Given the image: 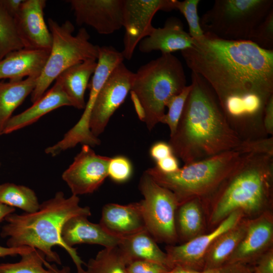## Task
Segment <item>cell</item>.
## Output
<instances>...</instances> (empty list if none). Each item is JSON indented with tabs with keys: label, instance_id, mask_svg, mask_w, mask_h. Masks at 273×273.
I'll list each match as a JSON object with an SVG mask.
<instances>
[{
	"label": "cell",
	"instance_id": "6da1fadb",
	"mask_svg": "<svg viewBox=\"0 0 273 273\" xmlns=\"http://www.w3.org/2000/svg\"><path fill=\"white\" fill-rule=\"evenodd\" d=\"M180 52L192 72L211 87L233 128L245 131L262 125L265 107L273 96V51L249 40L204 34Z\"/></svg>",
	"mask_w": 273,
	"mask_h": 273
},
{
	"label": "cell",
	"instance_id": "7a4b0ae2",
	"mask_svg": "<svg viewBox=\"0 0 273 273\" xmlns=\"http://www.w3.org/2000/svg\"><path fill=\"white\" fill-rule=\"evenodd\" d=\"M191 89L168 144L184 164L234 150L241 139L231 127L207 82L192 72Z\"/></svg>",
	"mask_w": 273,
	"mask_h": 273
},
{
	"label": "cell",
	"instance_id": "3957f363",
	"mask_svg": "<svg viewBox=\"0 0 273 273\" xmlns=\"http://www.w3.org/2000/svg\"><path fill=\"white\" fill-rule=\"evenodd\" d=\"M203 205L208 232L236 211L255 218L273 206V156L246 154L241 164Z\"/></svg>",
	"mask_w": 273,
	"mask_h": 273
},
{
	"label": "cell",
	"instance_id": "277c9868",
	"mask_svg": "<svg viewBox=\"0 0 273 273\" xmlns=\"http://www.w3.org/2000/svg\"><path fill=\"white\" fill-rule=\"evenodd\" d=\"M77 196L66 198L62 192L40 204L38 210L21 214L11 213L6 217L7 224L2 228L0 235L7 238L9 247L28 246L42 251L48 262L61 264V258L52 248L59 246L71 257L77 273H85V264L79 255H75L63 243L61 233L66 221L77 215H91L90 208L79 205Z\"/></svg>",
	"mask_w": 273,
	"mask_h": 273
},
{
	"label": "cell",
	"instance_id": "5b68a950",
	"mask_svg": "<svg viewBox=\"0 0 273 273\" xmlns=\"http://www.w3.org/2000/svg\"><path fill=\"white\" fill-rule=\"evenodd\" d=\"M180 60L172 54H162L141 66L134 74L130 90L139 119L151 130L165 114L168 101L187 85Z\"/></svg>",
	"mask_w": 273,
	"mask_h": 273
},
{
	"label": "cell",
	"instance_id": "8992f818",
	"mask_svg": "<svg viewBox=\"0 0 273 273\" xmlns=\"http://www.w3.org/2000/svg\"><path fill=\"white\" fill-rule=\"evenodd\" d=\"M245 156L232 150L185 164L172 173L162 172L156 166L145 172L158 184L171 191L179 205L193 199L202 201L241 164Z\"/></svg>",
	"mask_w": 273,
	"mask_h": 273
},
{
	"label": "cell",
	"instance_id": "52a82bcc",
	"mask_svg": "<svg viewBox=\"0 0 273 273\" xmlns=\"http://www.w3.org/2000/svg\"><path fill=\"white\" fill-rule=\"evenodd\" d=\"M52 37L50 53L43 71L31 94L32 103L39 100L52 83L64 70L80 62L97 60L99 46L94 44L84 27L73 35L75 28L70 21L60 24L52 18L48 20Z\"/></svg>",
	"mask_w": 273,
	"mask_h": 273
},
{
	"label": "cell",
	"instance_id": "ba28073f",
	"mask_svg": "<svg viewBox=\"0 0 273 273\" xmlns=\"http://www.w3.org/2000/svg\"><path fill=\"white\" fill-rule=\"evenodd\" d=\"M272 10V0H215L200 24L205 34L225 40H249Z\"/></svg>",
	"mask_w": 273,
	"mask_h": 273
},
{
	"label": "cell",
	"instance_id": "9c48e42d",
	"mask_svg": "<svg viewBox=\"0 0 273 273\" xmlns=\"http://www.w3.org/2000/svg\"><path fill=\"white\" fill-rule=\"evenodd\" d=\"M139 189L144 199L140 202L146 230L157 243H178L175 214L179 205L174 194L157 183L145 171Z\"/></svg>",
	"mask_w": 273,
	"mask_h": 273
},
{
	"label": "cell",
	"instance_id": "30bf717a",
	"mask_svg": "<svg viewBox=\"0 0 273 273\" xmlns=\"http://www.w3.org/2000/svg\"><path fill=\"white\" fill-rule=\"evenodd\" d=\"M176 0H123V27L125 29L124 59L130 60L139 42L148 36L154 27L152 21L159 11L175 10Z\"/></svg>",
	"mask_w": 273,
	"mask_h": 273
},
{
	"label": "cell",
	"instance_id": "8fae6325",
	"mask_svg": "<svg viewBox=\"0 0 273 273\" xmlns=\"http://www.w3.org/2000/svg\"><path fill=\"white\" fill-rule=\"evenodd\" d=\"M134 72L123 63L111 73L99 92L92 111L89 128L97 137L103 132L110 118L130 92Z\"/></svg>",
	"mask_w": 273,
	"mask_h": 273
},
{
	"label": "cell",
	"instance_id": "7c38bea8",
	"mask_svg": "<svg viewBox=\"0 0 273 273\" xmlns=\"http://www.w3.org/2000/svg\"><path fill=\"white\" fill-rule=\"evenodd\" d=\"M110 157L97 154L87 145H82L79 153L62 178L70 188L72 195L78 196L93 193L108 176Z\"/></svg>",
	"mask_w": 273,
	"mask_h": 273
},
{
	"label": "cell",
	"instance_id": "4fadbf2b",
	"mask_svg": "<svg viewBox=\"0 0 273 273\" xmlns=\"http://www.w3.org/2000/svg\"><path fill=\"white\" fill-rule=\"evenodd\" d=\"M244 217L241 211H236L212 231L179 245H167L165 252L171 268L179 266L203 270L205 255L214 241Z\"/></svg>",
	"mask_w": 273,
	"mask_h": 273
},
{
	"label": "cell",
	"instance_id": "5bb4252c",
	"mask_svg": "<svg viewBox=\"0 0 273 273\" xmlns=\"http://www.w3.org/2000/svg\"><path fill=\"white\" fill-rule=\"evenodd\" d=\"M78 25H86L101 34L113 33L123 27V0L67 1Z\"/></svg>",
	"mask_w": 273,
	"mask_h": 273
},
{
	"label": "cell",
	"instance_id": "9a60e30c",
	"mask_svg": "<svg viewBox=\"0 0 273 273\" xmlns=\"http://www.w3.org/2000/svg\"><path fill=\"white\" fill-rule=\"evenodd\" d=\"M273 248V213L268 211L251 219L245 236L225 264L253 266L258 259Z\"/></svg>",
	"mask_w": 273,
	"mask_h": 273
},
{
	"label": "cell",
	"instance_id": "2e32d148",
	"mask_svg": "<svg viewBox=\"0 0 273 273\" xmlns=\"http://www.w3.org/2000/svg\"><path fill=\"white\" fill-rule=\"evenodd\" d=\"M46 3L45 0H24L14 17L23 48L51 50L52 37L44 19Z\"/></svg>",
	"mask_w": 273,
	"mask_h": 273
},
{
	"label": "cell",
	"instance_id": "e0dca14e",
	"mask_svg": "<svg viewBox=\"0 0 273 273\" xmlns=\"http://www.w3.org/2000/svg\"><path fill=\"white\" fill-rule=\"evenodd\" d=\"M88 216H73L64 224L61 233L62 241L65 245L76 255V249L73 246L77 244H97L109 248L117 246L122 238L113 236L106 231L99 223L90 222Z\"/></svg>",
	"mask_w": 273,
	"mask_h": 273
},
{
	"label": "cell",
	"instance_id": "ac0fdd59",
	"mask_svg": "<svg viewBox=\"0 0 273 273\" xmlns=\"http://www.w3.org/2000/svg\"><path fill=\"white\" fill-rule=\"evenodd\" d=\"M99 223L107 233L119 238L146 229L140 202L105 205Z\"/></svg>",
	"mask_w": 273,
	"mask_h": 273
},
{
	"label": "cell",
	"instance_id": "d6986e66",
	"mask_svg": "<svg viewBox=\"0 0 273 273\" xmlns=\"http://www.w3.org/2000/svg\"><path fill=\"white\" fill-rule=\"evenodd\" d=\"M193 43L189 33L185 31L183 23L176 18H169L161 28H155L152 32L139 43L140 52L149 53L160 51L162 54L183 51Z\"/></svg>",
	"mask_w": 273,
	"mask_h": 273
},
{
	"label": "cell",
	"instance_id": "ffe728a7",
	"mask_svg": "<svg viewBox=\"0 0 273 273\" xmlns=\"http://www.w3.org/2000/svg\"><path fill=\"white\" fill-rule=\"evenodd\" d=\"M50 50L23 48L13 51L0 61V79L18 81L26 77L38 78Z\"/></svg>",
	"mask_w": 273,
	"mask_h": 273
},
{
	"label": "cell",
	"instance_id": "44dd1931",
	"mask_svg": "<svg viewBox=\"0 0 273 273\" xmlns=\"http://www.w3.org/2000/svg\"><path fill=\"white\" fill-rule=\"evenodd\" d=\"M72 104L61 85L55 81L52 87L23 112L12 116L6 123L1 134H8L32 124L47 113Z\"/></svg>",
	"mask_w": 273,
	"mask_h": 273
},
{
	"label": "cell",
	"instance_id": "7402d4cb",
	"mask_svg": "<svg viewBox=\"0 0 273 273\" xmlns=\"http://www.w3.org/2000/svg\"><path fill=\"white\" fill-rule=\"evenodd\" d=\"M95 60H86L67 68L56 79L71 100L72 107L84 109L85 92L97 66Z\"/></svg>",
	"mask_w": 273,
	"mask_h": 273
},
{
	"label": "cell",
	"instance_id": "603a6c76",
	"mask_svg": "<svg viewBox=\"0 0 273 273\" xmlns=\"http://www.w3.org/2000/svg\"><path fill=\"white\" fill-rule=\"evenodd\" d=\"M175 223L178 242L181 244L207 233L201 201L193 199L179 204L176 211Z\"/></svg>",
	"mask_w": 273,
	"mask_h": 273
},
{
	"label": "cell",
	"instance_id": "cb8c5ba5",
	"mask_svg": "<svg viewBox=\"0 0 273 273\" xmlns=\"http://www.w3.org/2000/svg\"><path fill=\"white\" fill-rule=\"evenodd\" d=\"M250 219L244 217L216 238L205 255L203 269L218 268L225 264L245 236Z\"/></svg>",
	"mask_w": 273,
	"mask_h": 273
},
{
	"label": "cell",
	"instance_id": "d4e9b609",
	"mask_svg": "<svg viewBox=\"0 0 273 273\" xmlns=\"http://www.w3.org/2000/svg\"><path fill=\"white\" fill-rule=\"evenodd\" d=\"M118 247L130 262L143 259L163 264L171 269L167 255L146 229L121 238Z\"/></svg>",
	"mask_w": 273,
	"mask_h": 273
},
{
	"label": "cell",
	"instance_id": "484cf974",
	"mask_svg": "<svg viewBox=\"0 0 273 273\" xmlns=\"http://www.w3.org/2000/svg\"><path fill=\"white\" fill-rule=\"evenodd\" d=\"M37 78L0 82V134L13 112L31 95Z\"/></svg>",
	"mask_w": 273,
	"mask_h": 273
},
{
	"label": "cell",
	"instance_id": "4316f807",
	"mask_svg": "<svg viewBox=\"0 0 273 273\" xmlns=\"http://www.w3.org/2000/svg\"><path fill=\"white\" fill-rule=\"evenodd\" d=\"M14 263L0 264V273H71L68 266L59 268L46 259L44 253L35 248L21 256Z\"/></svg>",
	"mask_w": 273,
	"mask_h": 273
},
{
	"label": "cell",
	"instance_id": "83f0119b",
	"mask_svg": "<svg viewBox=\"0 0 273 273\" xmlns=\"http://www.w3.org/2000/svg\"><path fill=\"white\" fill-rule=\"evenodd\" d=\"M130 260L118 246L104 248L86 264L85 273H128Z\"/></svg>",
	"mask_w": 273,
	"mask_h": 273
},
{
	"label": "cell",
	"instance_id": "f1b7e54d",
	"mask_svg": "<svg viewBox=\"0 0 273 273\" xmlns=\"http://www.w3.org/2000/svg\"><path fill=\"white\" fill-rule=\"evenodd\" d=\"M0 202L33 213L38 210L40 204L31 189L23 185L7 183L0 185Z\"/></svg>",
	"mask_w": 273,
	"mask_h": 273
},
{
	"label": "cell",
	"instance_id": "f546056e",
	"mask_svg": "<svg viewBox=\"0 0 273 273\" xmlns=\"http://www.w3.org/2000/svg\"><path fill=\"white\" fill-rule=\"evenodd\" d=\"M23 48L18 36L14 18L0 0V61L10 53Z\"/></svg>",
	"mask_w": 273,
	"mask_h": 273
},
{
	"label": "cell",
	"instance_id": "4dcf8cb0",
	"mask_svg": "<svg viewBox=\"0 0 273 273\" xmlns=\"http://www.w3.org/2000/svg\"><path fill=\"white\" fill-rule=\"evenodd\" d=\"M191 89V84L187 85L179 94L172 97L166 104L168 111L160 122L167 125L170 130V136L175 132Z\"/></svg>",
	"mask_w": 273,
	"mask_h": 273
},
{
	"label": "cell",
	"instance_id": "1f68e13d",
	"mask_svg": "<svg viewBox=\"0 0 273 273\" xmlns=\"http://www.w3.org/2000/svg\"><path fill=\"white\" fill-rule=\"evenodd\" d=\"M199 0L176 1L175 10H178L186 18L189 25V34L195 39L201 38L204 33L201 27L198 14Z\"/></svg>",
	"mask_w": 273,
	"mask_h": 273
},
{
	"label": "cell",
	"instance_id": "d6a6232c",
	"mask_svg": "<svg viewBox=\"0 0 273 273\" xmlns=\"http://www.w3.org/2000/svg\"><path fill=\"white\" fill-rule=\"evenodd\" d=\"M249 41L263 50L273 51V10L255 29Z\"/></svg>",
	"mask_w": 273,
	"mask_h": 273
},
{
	"label": "cell",
	"instance_id": "836d02e7",
	"mask_svg": "<svg viewBox=\"0 0 273 273\" xmlns=\"http://www.w3.org/2000/svg\"><path fill=\"white\" fill-rule=\"evenodd\" d=\"M133 167L130 160L119 155L110 158L108 166V176L117 183H124L131 177Z\"/></svg>",
	"mask_w": 273,
	"mask_h": 273
},
{
	"label": "cell",
	"instance_id": "e575fe53",
	"mask_svg": "<svg viewBox=\"0 0 273 273\" xmlns=\"http://www.w3.org/2000/svg\"><path fill=\"white\" fill-rule=\"evenodd\" d=\"M235 151L241 154L266 155L273 156V136L241 141Z\"/></svg>",
	"mask_w": 273,
	"mask_h": 273
},
{
	"label": "cell",
	"instance_id": "d590c367",
	"mask_svg": "<svg viewBox=\"0 0 273 273\" xmlns=\"http://www.w3.org/2000/svg\"><path fill=\"white\" fill-rule=\"evenodd\" d=\"M253 268V266L240 263L226 264L218 268L202 270L176 266L166 273H252Z\"/></svg>",
	"mask_w": 273,
	"mask_h": 273
},
{
	"label": "cell",
	"instance_id": "8d00e7d4",
	"mask_svg": "<svg viewBox=\"0 0 273 273\" xmlns=\"http://www.w3.org/2000/svg\"><path fill=\"white\" fill-rule=\"evenodd\" d=\"M168 267L160 263L143 259H135L127 266L128 273H166Z\"/></svg>",
	"mask_w": 273,
	"mask_h": 273
},
{
	"label": "cell",
	"instance_id": "74e56055",
	"mask_svg": "<svg viewBox=\"0 0 273 273\" xmlns=\"http://www.w3.org/2000/svg\"><path fill=\"white\" fill-rule=\"evenodd\" d=\"M174 154L168 143L159 141L154 143L150 148V155L155 161L162 160Z\"/></svg>",
	"mask_w": 273,
	"mask_h": 273
},
{
	"label": "cell",
	"instance_id": "f35d334b",
	"mask_svg": "<svg viewBox=\"0 0 273 273\" xmlns=\"http://www.w3.org/2000/svg\"><path fill=\"white\" fill-rule=\"evenodd\" d=\"M253 267L252 273H273V248L260 257Z\"/></svg>",
	"mask_w": 273,
	"mask_h": 273
},
{
	"label": "cell",
	"instance_id": "ab89813d",
	"mask_svg": "<svg viewBox=\"0 0 273 273\" xmlns=\"http://www.w3.org/2000/svg\"><path fill=\"white\" fill-rule=\"evenodd\" d=\"M263 125L268 136L273 135V96L268 101L264 110Z\"/></svg>",
	"mask_w": 273,
	"mask_h": 273
},
{
	"label": "cell",
	"instance_id": "60d3db41",
	"mask_svg": "<svg viewBox=\"0 0 273 273\" xmlns=\"http://www.w3.org/2000/svg\"><path fill=\"white\" fill-rule=\"evenodd\" d=\"M156 163V167L164 173H172L179 168L178 159L174 154L157 161Z\"/></svg>",
	"mask_w": 273,
	"mask_h": 273
},
{
	"label": "cell",
	"instance_id": "b9f144b4",
	"mask_svg": "<svg viewBox=\"0 0 273 273\" xmlns=\"http://www.w3.org/2000/svg\"><path fill=\"white\" fill-rule=\"evenodd\" d=\"M34 248L23 246L21 247H3L0 245V257L7 256H15L17 255H21L25 253L28 252Z\"/></svg>",
	"mask_w": 273,
	"mask_h": 273
},
{
	"label": "cell",
	"instance_id": "7bdbcfd3",
	"mask_svg": "<svg viewBox=\"0 0 273 273\" xmlns=\"http://www.w3.org/2000/svg\"><path fill=\"white\" fill-rule=\"evenodd\" d=\"M7 11L13 17L18 13L23 0H1Z\"/></svg>",
	"mask_w": 273,
	"mask_h": 273
},
{
	"label": "cell",
	"instance_id": "ee69618b",
	"mask_svg": "<svg viewBox=\"0 0 273 273\" xmlns=\"http://www.w3.org/2000/svg\"><path fill=\"white\" fill-rule=\"evenodd\" d=\"M15 208L0 202V223L6 216L14 213Z\"/></svg>",
	"mask_w": 273,
	"mask_h": 273
}]
</instances>
